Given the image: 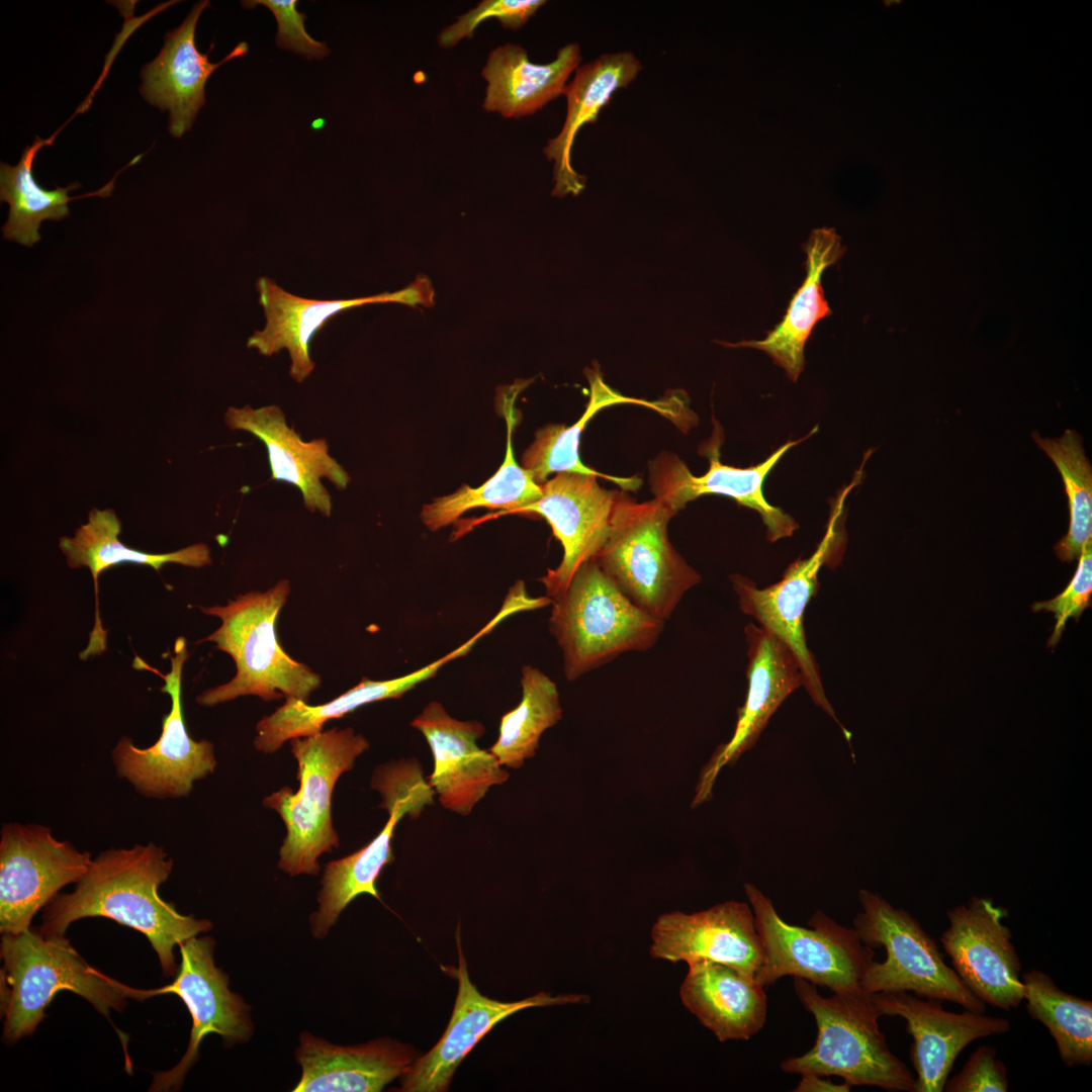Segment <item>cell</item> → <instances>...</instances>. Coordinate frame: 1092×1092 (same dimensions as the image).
Listing matches in <instances>:
<instances>
[{
  "mask_svg": "<svg viewBox=\"0 0 1092 1092\" xmlns=\"http://www.w3.org/2000/svg\"><path fill=\"white\" fill-rule=\"evenodd\" d=\"M1023 1000L1029 1016L1041 1022L1053 1036L1067 1067L1092 1063V1001L1060 989L1039 970L1021 975Z\"/></svg>",
  "mask_w": 1092,
  "mask_h": 1092,
  "instance_id": "36",
  "label": "cell"
},
{
  "mask_svg": "<svg viewBox=\"0 0 1092 1092\" xmlns=\"http://www.w3.org/2000/svg\"><path fill=\"white\" fill-rule=\"evenodd\" d=\"M3 1039L30 1035L56 994L71 991L105 1016L126 1006L125 986L89 966L65 935L26 929L2 935L0 946Z\"/></svg>",
  "mask_w": 1092,
  "mask_h": 1092,
  "instance_id": "3",
  "label": "cell"
},
{
  "mask_svg": "<svg viewBox=\"0 0 1092 1092\" xmlns=\"http://www.w3.org/2000/svg\"><path fill=\"white\" fill-rule=\"evenodd\" d=\"M295 1058L302 1073L294 1092H378L405 1075L417 1056L390 1038L342 1046L303 1031Z\"/></svg>",
  "mask_w": 1092,
  "mask_h": 1092,
  "instance_id": "25",
  "label": "cell"
},
{
  "mask_svg": "<svg viewBox=\"0 0 1092 1092\" xmlns=\"http://www.w3.org/2000/svg\"><path fill=\"white\" fill-rule=\"evenodd\" d=\"M578 43L561 47L553 61L535 64L527 51L515 43L492 50L481 76L487 82L482 107L505 118H522L542 109L562 95L569 77L581 65Z\"/></svg>",
  "mask_w": 1092,
  "mask_h": 1092,
  "instance_id": "30",
  "label": "cell"
},
{
  "mask_svg": "<svg viewBox=\"0 0 1092 1092\" xmlns=\"http://www.w3.org/2000/svg\"><path fill=\"white\" fill-rule=\"evenodd\" d=\"M256 288L266 322L262 330L249 337L247 347L266 357L287 350L291 361L289 374L298 383L314 369L309 345L330 318L352 307L392 302V292L351 299L304 298L286 291L266 276L257 280Z\"/></svg>",
  "mask_w": 1092,
  "mask_h": 1092,
  "instance_id": "27",
  "label": "cell"
},
{
  "mask_svg": "<svg viewBox=\"0 0 1092 1092\" xmlns=\"http://www.w3.org/2000/svg\"><path fill=\"white\" fill-rule=\"evenodd\" d=\"M54 136L42 140L38 136L27 146L17 165L10 166L1 162L0 198L9 204V215L2 226L6 240L16 241L28 248L40 241L39 226L46 219L61 220L70 215L68 203L88 196H109L113 190L115 177L96 192L70 197L68 192L81 185L73 182L67 187L48 190L40 187L33 178L32 164L37 152L51 145Z\"/></svg>",
  "mask_w": 1092,
  "mask_h": 1092,
  "instance_id": "34",
  "label": "cell"
},
{
  "mask_svg": "<svg viewBox=\"0 0 1092 1092\" xmlns=\"http://www.w3.org/2000/svg\"><path fill=\"white\" fill-rule=\"evenodd\" d=\"M181 962L175 980L167 986L139 990L125 986L128 998L144 1000L160 994H175L186 1005L192 1028L186 1053L166 1072L153 1075L150 1091H177L199 1057V1046L209 1033L221 1036L225 1046L250 1040L254 1026L250 1008L229 989V977L215 966V942L209 936L191 937L179 945Z\"/></svg>",
  "mask_w": 1092,
  "mask_h": 1092,
  "instance_id": "11",
  "label": "cell"
},
{
  "mask_svg": "<svg viewBox=\"0 0 1092 1092\" xmlns=\"http://www.w3.org/2000/svg\"><path fill=\"white\" fill-rule=\"evenodd\" d=\"M1006 916L991 898L972 897L947 911L940 942L964 985L985 1004L1009 1011L1023 1000V983Z\"/></svg>",
  "mask_w": 1092,
  "mask_h": 1092,
  "instance_id": "14",
  "label": "cell"
},
{
  "mask_svg": "<svg viewBox=\"0 0 1092 1092\" xmlns=\"http://www.w3.org/2000/svg\"><path fill=\"white\" fill-rule=\"evenodd\" d=\"M458 968L450 971L458 981V993L449 1024L440 1040L423 1057L417 1058L401 1077L403 1092L447 1091L456 1068L479 1040L497 1023L512 1014L531 1007L581 1003L588 997L577 994L551 996L539 992L515 1002H503L482 995L472 984L462 952L459 928L456 932Z\"/></svg>",
  "mask_w": 1092,
  "mask_h": 1092,
  "instance_id": "20",
  "label": "cell"
},
{
  "mask_svg": "<svg viewBox=\"0 0 1092 1092\" xmlns=\"http://www.w3.org/2000/svg\"><path fill=\"white\" fill-rule=\"evenodd\" d=\"M0 835V931L18 933L63 887L77 884L92 859L43 825L6 823Z\"/></svg>",
  "mask_w": 1092,
  "mask_h": 1092,
  "instance_id": "12",
  "label": "cell"
},
{
  "mask_svg": "<svg viewBox=\"0 0 1092 1092\" xmlns=\"http://www.w3.org/2000/svg\"><path fill=\"white\" fill-rule=\"evenodd\" d=\"M435 291L429 278L419 275L417 279L406 287L392 292L393 302L416 306L434 305Z\"/></svg>",
  "mask_w": 1092,
  "mask_h": 1092,
  "instance_id": "43",
  "label": "cell"
},
{
  "mask_svg": "<svg viewBox=\"0 0 1092 1092\" xmlns=\"http://www.w3.org/2000/svg\"><path fill=\"white\" fill-rule=\"evenodd\" d=\"M454 659L455 654L449 652L432 663L399 677L385 680L363 678L346 693L317 706H309L306 702L287 698L286 702L274 713L258 722L254 740L255 748L264 753H273L287 740L322 732L324 724L330 719L343 717L373 702L398 699L419 684L435 676L442 666Z\"/></svg>",
  "mask_w": 1092,
  "mask_h": 1092,
  "instance_id": "32",
  "label": "cell"
},
{
  "mask_svg": "<svg viewBox=\"0 0 1092 1092\" xmlns=\"http://www.w3.org/2000/svg\"><path fill=\"white\" fill-rule=\"evenodd\" d=\"M858 899L862 911L853 928L864 944L883 946L887 952L884 962L873 961L867 970L860 983L864 993L914 992L985 1013L986 1004L944 963L938 945L914 917L868 890H860Z\"/></svg>",
  "mask_w": 1092,
  "mask_h": 1092,
  "instance_id": "9",
  "label": "cell"
},
{
  "mask_svg": "<svg viewBox=\"0 0 1092 1092\" xmlns=\"http://www.w3.org/2000/svg\"><path fill=\"white\" fill-rule=\"evenodd\" d=\"M748 645L745 702L737 709L736 725L730 739L720 744L702 767L691 807L697 808L713 797L718 775L736 763L751 749L768 720L785 699L803 686L798 661L791 649L772 632L754 624L744 630Z\"/></svg>",
  "mask_w": 1092,
  "mask_h": 1092,
  "instance_id": "17",
  "label": "cell"
},
{
  "mask_svg": "<svg viewBox=\"0 0 1092 1092\" xmlns=\"http://www.w3.org/2000/svg\"><path fill=\"white\" fill-rule=\"evenodd\" d=\"M674 515L656 497L638 503L618 491L607 539L595 558L633 604L664 622L701 580L668 539Z\"/></svg>",
  "mask_w": 1092,
  "mask_h": 1092,
  "instance_id": "6",
  "label": "cell"
},
{
  "mask_svg": "<svg viewBox=\"0 0 1092 1092\" xmlns=\"http://www.w3.org/2000/svg\"><path fill=\"white\" fill-rule=\"evenodd\" d=\"M688 965L681 1002L720 1041L747 1040L763 1027L766 994L754 977L708 960Z\"/></svg>",
  "mask_w": 1092,
  "mask_h": 1092,
  "instance_id": "28",
  "label": "cell"
},
{
  "mask_svg": "<svg viewBox=\"0 0 1092 1092\" xmlns=\"http://www.w3.org/2000/svg\"><path fill=\"white\" fill-rule=\"evenodd\" d=\"M822 1076L815 1074L802 1075V1080L798 1086L794 1089L796 1092H846L849 1091L851 1086L844 1082L843 1084H835L830 1080L821 1078Z\"/></svg>",
  "mask_w": 1092,
  "mask_h": 1092,
  "instance_id": "44",
  "label": "cell"
},
{
  "mask_svg": "<svg viewBox=\"0 0 1092 1092\" xmlns=\"http://www.w3.org/2000/svg\"><path fill=\"white\" fill-rule=\"evenodd\" d=\"M369 748L364 736L352 728H332L317 734L291 739L297 761L299 789L283 787L263 800L275 810L286 826L279 850L278 867L290 876L317 875V858L339 846L332 821V794L343 772L354 767L355 759Z\"/></svg>",
  "mask_w": 1092,
  "mask_h": 1092,
  "instance_id": "7",
  "label": "cell"
},
{
  "mask_svg": "<svg viewBox=\"0 0 1092 1092\" xmlns=\"http://www.w3.org/2000/svg\"><path fill=\"white\" fill-rule=\"evenodd\" d=\"M806 278L793 295L783 320L762 340L735 344L719 342L731 348H753L767 354L796 382L804 370V350L813 329L832 313L824 296L822 276L844 254L841 238L834 229L811 232L804 245Z\"/></svg>",
  "mask_w": 1092,
  "mask_h": 1092,
  "instance_id": "29",
  "label": "cell"
},
{
  "mask_svg": "<svg viewBox=\"0 0 1092 1092\" xmlns=\"http://www.w3.org/2000/svg\"><path fill=\"white\" fill-rule=\"evenodd\" d=\"M121 523L110 509H93L88 522L80 526L74 537H62L60 548L71 568L87 567L93 577L95 593L94 626L87 647L80 653L85 660L101 654L106 649L107 630L103 628L98 606V577L101 572L122 562H132L153 567L159 571L165 563H178L190 567H202L211 563L209 547L197 543L169 553H147L129 548L118 539Z\"/></svg>",
  "mask_w": 1092,
  "mask_h": 1092,
  "instance_id": "31",
  "label": "cell"
},
{
  "mask_svg": "<svg viewBox=\"0 0 1092 1092\" xmlns=\"http://www.w3.org/2000/svg\"><path fill=\"white\" fill-rule=\"evenodd\" d=\"M520 704L500 719L498 737L488 749L507 767L518 769L532 758L542 734L562 719L555 682L540 669L522 667Z\"/></svg>",
  "mask_w": 1092,
  "mask_h": 1092,
  "instance_id": "37",
  "label": "cell"
},
{
  "mask_svg": "<svg viewBox=\"0 0 1092 1092\" xmlns=\"http://www.w3.org/2000/svg\"><path fill=\"white\" fill-rule=\"evenodd\" d=\"M650 954L671 963L708 960L755 977L761 945L750 906L725 901L709 909L660 915L651 931Z\"/></svg>",
  "mask_w": 1092,
  "mask_h": 1092,
  "instance_id": "22",
  "label": "cell"
},
{
  "mask_svg": "<svg viewBox=\"0 0 1092 1092\" xmlns=\"http://www.w3.org/2000/svg\"><path fill=\"white\" fill-rule=\"evenodd\" d=\"M641 70L637 57L626 51L602 54L576 69L562 93L567 106L562 128L543 149L546 158L554 162L553 196L578 195L584 190L586 177L578 174L571 164L576 134L584 124L596 123L614 94L631 84Z\"/></svg>",
  "mask_w": 1092,
  "mask_h": 1092,
  "instance_id": "26",
  "label": "cell"
},
{
  "mask_svg": "<svg viewBox=\"0 0 1092 1092\" xmlns=\"http://www.w3.org/2000/svg\"><path fill=\"white\" fill-rule=\"evenodd\" d=\"M744 891L760 939L762 959L754 978L761 986L793 976L833 992L861 990L875 952L854 928L841 926L820 910L809 919L810 927L791 925L754 885L744 884Z\"/></svg>",
  "mask_w": 1092,
  "mask_h": 1092,
  "instance_id": "8",
  "label": "cell"
},
{
  "mask_svg": "<svg viewBox=\"0 0 1092 1092\" xmlns=\"http://www.w3.org/2000/svg\"><path fill=\"white\" fill-rule=\"evenodd\" d=\"M1076 572L1067 587L1057 597L1032 605L1033 612L1048 611L1055 614L1056 625L1048 641L1054 647L1060 641L1070 618L1079 621L1084 610L1091 606L1092 595V540L1087 541L1078 558Z\"/></svg>",
  "mask_w": 1092,
  "mask_h": 1092,
  "instance_id": "40",
  "label": "cell"
},
{
  "mask_svg": "<svg viewBox=\"0 0 1092 1092\" xmlns=\"http://www.w3.org/2000/svg\"><path fill=\"white\" fill-rule=\"evenodd\" d=\"M389 819L380 833L360 850L327 863L318 893V908L310 915L311 934L324 938L341 912L356 897L368 894L381 900L376 881L382 869L394 860L391 839L398 821L407 815L416 820L426 806L434 803V789L415 769L390 771L374 784Z\"/></svg>",
  "mask_w": 1092,
  "mask_h": 1092,
  "instance_id": "15",
  "label": "cell"
},
{
  "mask_svg": "<svg viewBox=\"0 0 1092 1092\" xmlns=\"http://www.w3.org/2000/svg\"><path fill=\"white\" fill-rule=\"evenodd\" d=\"M550 600L549 630L570 681L622 653L651 648L664 629V621L633 604L595 558L582 563Z\"/></svg>",
  "mask_w": 1092,
  "mask_h": 1092,
  "instance_id": "5",
  "label": "cell"
},
{
  "mask_svg": "<svg viewBox=\"0 0 1092 1092\" xmlns=\"http://www.w3.org/2000/svg\"><path fill=\"white\" fill-rule=\"evenodd\" d=\"M511 412L512 404H510L506 415L508 437L506 455L502 466H499L495 474L480 486L470 487L463 484L455 492L424 505L420 518L429 530L438 531L447 527L471 509H500V512L492 515L493 517H499L515 514L518 510L540 498L542 494L541 485L534 480L531 472L518 464L514 458ZM492 516L483 517L475 521L471 526L480 524Z\"/></svg>",
  "mask_w": 1092,
  "mask_h": 1092,
  "instance_id": "35",
  "label": "cell"
},
{
  "mask_svg": "<svg viewBox=\"0 0 1092 1092\" xmlns=\"http://www.w3.org/2000/svg\"><path fill=\"white\" fill-rule=\"evenodd\" d=\"M598 477L558 472L540 484L538 500L515 513L543 517L562 545L561 562L539 578L549 599L567 586L582 563L596 558L607 539L618 491L601 487Z\"/></svg>",
  "mask_w": 1092,
  "mask_h": 1092,
  "instance_id": "18",
  "label": "cell"
},
{
  "mask_svg": "<svg viewBox=\"0 0 1092 1092\" xmlns=\"http://www.w3.org/2000/svg\"><path fill=\"white\" fill-rule=\"evenodd\" d=\"M242 5L246 8L263 5L273 13L278 25L276 44L279 48L308 60H321L330 54L326 42L315 40L306 32V15L296 9L297 0H252L242 1Z\"/></svg>",
  "mask_w": 1092,
  "mask_h": 1092,
  "instance_id": "41",
  "label": "cell"
},
{
  "mask_svg": "<svg viewBox=\"0 0 1092 1092\" xmlns=\"http://www.w3.org/2000/svg\"><path fill=\"white\" fill-rule=\"evenodd\" d=\"M863 465L864 462L852 481L832 502L825 533L810 557L795 560L785 570L781 580L764 588H758L752 580L740 574L730 576L740 610L753 617L791 649L798 661L804 688L813 702L835 721L847 741L850 740V733L839 722L827 700L819 667L807 646L804 613L818 590L819 570L823 565L835 566L841 559L845 536L842 525L844 504L852 488L861 481Z\"/></svg>",
  "mask_w": 1092,
  "mask_h": 1092,
  "instance_id": "10",
  "label": "cell"
},
{
  "mask_svg": "<svg viewBox=\"0 0 1092 1092\" xmlns=\"http://www.w3.org/2000/svg\"><path fill=\"white\" fill-rule=\"evenodd\" d=\"M1009 1090L1005 1064L997 1058L993 1045H980L974 1051L960 1073L948 1077L945 1092H1006Z\"/></svg>",
  "mask_w": 1092,
  "mask_h": 1092,
  "instance_id": "42",
  "label": "cell"
},
{
  "mask_svg": "<svg viewBox=\"0 0 1092 1092\" xmlns=\"http://www.w3.org/2000/svg\"><path fill=\"white\" fill-rule=\"evenodd\" d=\"M188 656L185 638L178 637L170 657V671L158 672L164 679L161 692L171 699V709L163 717L158 740L150 747L140 748L131 738L123 736L112 750L117 776L148 798L188 796L194 782L212 774L216 766L214 745L205 739L195 741L186 729L181 684Z\"/></svg>",
  "mask_w": 1092,
  "mask_h": 1092,
  "instance_id": "13",
  "label": "cell"
},
{
  "mask_svg": "<svg viewBox=\"0 0 1092 1092\" xmlns=\"http://www.w3.org/2000/svg\"><path fill=\"white\" fill-rule=\"evenodd\" d=\"M794 988L802 1005L813 1014L818 1032L810 1051L782 1062L784 1072L834 1075L850 1086L914 1092L915 1078L890 1051L870 994L843 991L823 997L816 985L801 978H795Z\"/></svg>",
  "mask_w": 1092,
  "mask_h": 1092,
  "instance_id": "4",
  "label": "cell"
},
{
  "mask_svg": "<svg viewBox=\"0 0 1092 1092\" xmlns=\"http://www.w3.org/2000/svg\"><path fill=\"white\" fill-rule=\"evenodd\" d=\"M590 385V397L583 415L571 426L549 424L539 429L534 442L521 457V466L531 472L534 480L542 484L553 472H577L597 475L620 485L624 490H636L641 485L638 477H618L603 474L584 465L578 455L580 436L592 418L601 410L618 403H635L656 410L670 417L669 400L647 401L627 397L608 386L598 368L585 370Z\"/></svg>",
  "mask_w": 1092,
  "mask_h": 1092,
  "instance_id": "33",
  "label": "cell"
},
{
  "mask_svg": "<svg viewBox=\"0 0 1092 1092\" xmlns=\"http://www.w3.org/2000/svg\"><path fill=\"white\" fill-rule=\"evenodd\" d=\"M289 593V581L282 579L266 592L246 593L225 606L200 608L221 620L219 628L200 642H213L230 654L237 672L230 681L201 693L196 698L199 705L212 707L248 695L264 701L282 697L308 701L321 686V676L287 655L275 633L276 618Z\"/></svg>",
  "mask_w": 1092,
  "mask_h": 1092,
  "instance_id": "2",
  "label": "cell"
},
{
  "mask_svg": "<svg viewBox=\"0 0 1092 1092\" xmlns=\"http://www.w3.org/2000/svg\"><path fill=\"white\" fill-rule=\"evenodd\" d=\"M231 430L248 432L264 443L268 452L271 478L296 486L305 508L330 517L332 498L322 482L329 479L339 489L350 481L347 471L329 453L325 439L303 441L286 423L276 404L253 408L231 406L224 414Z\"/></svg>",
  "mask_w": 1092,
  "mask_h": 1092,
  "instance_id": "23",
  "label": "cell"
},
{
  "mask_svg": "<svg viewBox=\"0 0 1092 1092\" xmlns=\"http://www.w3.org/2000/svg\"><path fill=\"white\" fill-rule=\"evenodd\" d=\"M881 1016H900L913 1037L910 1059L916 1071L914 1092H942L960 1053L972 1041L1009 1031L1010 1021L968 1009L950 1012L941 1001L910 992L870 994Z\"/></svg>",
  "mask_w": 1092,
  "mask_h": 1092,
  "instance_id": "19",
  "label": "cell"
},
{
  "mask_svg": "<svg viewBox=\"0 0 1092 1092\" xmlns=\"http://www.w3.org/2000/svg\"><path fill=\"white\" fill-rule=\"evenodd\" d=\"M805 438L789 441L759 464L746 468L723 464L720 461L721 436L715 435L705 446L709 468L700 476L694 475L674 454L663 452L649 463V482L654 496L675 514L701 495L719 494L734 499L740 506L756 511L770 542L790 537L798 529L796 521L782 509L770 505L764 496L767 475L782 457Z\"/></svg>",
  "mask_w": 1092,
  "mask_h": 1092,
  "instance_id": "16",
  "label": "cell"
},
{
  "mask_svg": "<svg viewBox=\"0 0 1092 1092\" xmlns=\"http://www.w3.org/2000/svg\"><path fill=\"white\" fill-rule=\"evenodd\" d=\"M1032 438L1056 465L1064 482L1069 507V530L1055 545L1063 562L1078 559L1083 545L1092 540V467L1085 454L1082 437L1068 429L1060 438Z\"/></svg>",
  "mask_w": 1092,
  "mask_h": 1092,
  "instance_id": "38",
  "label": "cell"
},
{
  "mask_svg": "<svg viewBox=\"0 0 1092 1092\" xmlns=\"http://www.w3.org/2000/svg\"><path fill=\"white\" fill-rule=\"evenodd\" d=\"M173 859L150 842L99 853L69 894H58L44 908L39 931L65 935L70 924L87 917H105L144 934L156 951L163 974L178 971L174 948L212 928L207 919L182 915L160 897Z\"/></svg>",
  "mask_w": 1092,
  "mask_h": 1092,
  "instance_id": "1",
  "label": "cell"
},
{
  "mask_svg": "<svg viewBox=\"0 0 1092 1092\" xmlns=\"http://www.w3.org/2000/svg\"><path fill=\"white\" fill-rule=\"evenodd\" d=\"M411 725L430 745L434 768L428 782L445 809L467 816L490 787L509 780L497 758L478 746L485 733L479 721L457 720L434 701Z\"/></svg>",
  "mask_w": 1092,
  "mask_h": 1092,
  "instance_id": "21",
  "label": "cell"
},
{
  "mask_svg": "<svg viewBox=\"0 0 1092 1092\" xmlns=\"http://www.w3.org/2000/svg\"><path fill=\"white\" fill-rule=\"evenodd\" d=\"M209 1L195 3L184 21L165 35L159 55L141 71V94L147 102L161 111H169V131L181 138L191 129L199 109L205 104V84L222 64L244 56L249 51L246 41L238 43L220 62L212 64L208 55L195 46V29Z\"/></svg>",
  "mask_w": 1092,
  "mask_h": 1092,
  "instance_id": "24",
  "label": "cell"
},
{
  "mask_svg": "<svg viewBox=\"0 0 1092 1092\" xmlns=\"http://www.w3.org/2000/svg\"><path fill=\"white\" fill-rule=\"evenodd\" d=\"M545 3L544 0H483L443 28L437 37L438 44L451 49L464 38H472L475 28L489 18L497 19L505 29L517 30Z\"/></svg>",
  "mask_w": 1092,
  "mask_h": 1092,
  "instance_id": "39",
  "label": "cell"
}]
</instances>
